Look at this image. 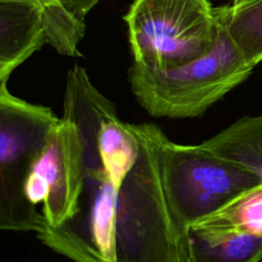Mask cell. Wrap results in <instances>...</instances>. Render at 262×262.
<instances>
[{
    "mask_svg": "<svg viewBox=\"0 0 262 262\" xmlns=\"http://www.w3.org/2000/svg\"><path fill=\"white\" fill-rule=\"evenodd\" d=\"M139 157L117 199L118 262H186L187 235L177 225L167 202L161 171L166 135L154 123L128 124Z\"/></svg>",
    "mask_w": 262,
    "mask_h": 262,
    "instance_id": "obj_1",
    "label": "cell"
},
{
    "mask_svg": "<svg viewBox=\"0 0 262 262\" xmlns=\"http://www.w3.org/2000/svg\"><path fill=\"white\" fill-rule=\"evenodd\" d=\"M262 237L248 233L201 236L187 235L186 262H260Z\"/></svg>",
    "mask_w": 262,
    "mask_h": 262,
    "instance_id": "obj_13",
    "label": "cell"
},
{
    "mask_svg": "<svg viewBox=\"0 0 262 262\" xmlns=\"http://www.w3.org/2000/svg\"><path fill=\"white\" fill-rule=\"evenodd\" d=\"M61 4L77 18L84 20L90 10L100 0H59Z\"/></svg>",
    "mask_w": 262,
    "mask_h": 262,
    "instance_id": "obj_16",
    "label": "cell"
},
{
    "mask_svg": "<svg viewBox=\"0 0 262 262\" xmlns=\"http://www.w3.org/2000/svg\"><path fill=\"white\" fill-rule=\"evenodd\" d=\"M216 41L198 59L172 70L152 69L133 62L128 71L131 90L152 117L191 119L246 81L253 67L246 62L231 40L222 10L214 8Z\"/></svg>",
    "mask_w": 262,
    "mask_h": 262,
    "instance_id": "obj_2",
    "label": "cell"
},
{
    "mask_svg": "<svg viewBox=\"0 0 262 262\" xmlns=\"http://www.w3.org/2000/svg\"><path fill=\"white\" fill-rule=\"evenodd\" d=\"M252 1H255V0H233L231 5H233V6H237V5L246 4V3H249V2H252Z\"/></svg>",
    "mask_w": 262,
    "mask_h": 262,
    "instance_id": "obj_17",
    "label": "cell"
},
{
    "mask_svg": "<svg viewBox=\"0 0 262 262\" xmlns=\"http://www.w3.org/2000/svg\"><path fill=\"white\" fill-rule=\"evenodd\" d=\"M85 147L76 126L60 118L32 164L25 182L28 202L42 203L46 223L56 227L71 219L85 185Z\"/></svg>",
    "mask_w": 262,
    "mask_h": 262,
    "instance_id": "obj_7",
    "label": "cell"
},
{
    "mask_svg": "<svg viewBox=\"0 0 262 262\" xmlns=\"http://www.w3.org/2000/svg\"><path fill=\"white\" fill-rule=\"evenodd\" d=\"M209 0H133L124 20L134 62L172 70L207 54L216 41Z\"/></svg>",
    "mask_w": 262,
    "mask_h": 262,
    "instance_id": "obj_3",
    "label": "cell"
},
{
    "mask_svg": "<svg viewBox=\"0 0 262 262\" xmlns=\"http://www.w3.org/2000/svg\"><path fill=\"white\" fill-rule=\"evenodd\" d=\"M227 32L247 63L262 61V0L233 6L222 5Z\"/></svg>",
    "mask_w": 262,
    "mask_h": 262,
    "instance_id": "obj_14",
    "label": "cell"
},
{
    "mask_svg": "<svg viewBox=\"0 0 262 262\" xmlns=\"http://www.w3.org/2000/svg\"><path fill=\"white\" fill-rule=\"evenodd\" d=\"M118 190L102 165L86 167L85 185L75 215L59 226L46 221L40 242L74 262H118L116 213Z\"/></svg>",
    "mask_w": 262,
    "mask_h": 262,
    "instance_id": "obj_6",
    "label": "cell"
},
{
    "mask_svg": "<svg viewBox=\"0 0 262 262\" xmlns=\"http://www.w3.org/2000/svg\"><path fill=\"white\" fill-rule=\"evenodd\" d=\"M97 150L107 177L119 192L139 157L140 146L136 136L119 117L108 120L99 130Z\"/></svg>",
    "mask_w": 262,
    "mask_h": 262,
    "instance_id": "obj_12",
    "label": "cell"
},
{
    "mask_svg": "<svg viewBox=\"0 0 262 262\" xmlns=\"http://www.w3.org/2000/svg\"><path fill=\"white\" fill-rule=\"evenodd\" d=\"M188 231L205 237L231 233L262 237V183L243 191Z\"/></svg>",
    "mask_w": 262,
    "mask_h": 262,
    "instance_id": "obj_11",
    "label": "cell"
},
{
    "mask_svg": "<svg viewBox=\"0 0 262 262\" xmlns=\"http://www.w3.org/2000/svg\"><path fill=\"white\" fill-rule=\"evenodd\" d=\"M118 118L116 105L90 81L86 70L74 66L67 75L61 119L78 129L84 147L86 167L101 165L97 150V136L102 124Z\"/></svg>",
    "mask_w": 262,
    "mask_h": 262,
    "instance_id": "obj_8",
    "label": "cell"
},
{
    "mask_svg": "<svg viewBox=\"0 0 262 262\" xmlns=\"http://www.w3.org/2000/svg\"><path fill=\"white\" fill-rule=\"evenodd\" d=\"M200 144L262 181V115L245 116Z\"/></svg>",
    "mask_w": 262,
    "mask_h": 262,
    "instance_id": "obj_10",
    "label": "cell"
},
{
    "mask_svg": "<svg viewBox=\"0 0 262 262\" xmlns=\"http://www.w3.org/2000/svg\"><path fill=\"white\" fill-rule=\"evenodd\" d=\"M164 190L184 232L243 191L262 183L255 175L219 159L201 144H179L166 135L161 147Z\"/></svg>",
    "mask_w": 262,
    "mask_h": 262,
    "instance_id": "obj_5",
    "label": "cell"
},
{
    "mask_svg": "<svg viewBox=\"0 0 262 262\" xmlns=\"http://www.w3.org/2000/svg\"><path fill=\"white\" fill-rule=\"evenodd\" d=\"M47 43L37 6L26 0H0V85Z\"/></svg>",
    "mask_w": 262,
    "mask_h": 262,
    "instance_id": "obj_9",
    "label": "cell"
},
{
    "mask_svg": "<svg viewBox=\"0 0 262 262\" xmlns=\"http://www.w3.org/2000/svg\"><path fill=\"white\" fill-rule=\"evenodd\" d=\"M58 119L48 106L28 102L0 85V228L37 232L42 213L25 195L33 162Z\"/></svg>",
    "mask_w": 262,
    "mask_h": 262,
    "instance_id": "obj_4",
    "label": "cell"
},
{
    "mask_svg": "<svg viewBox=\"0 0 262 262\" xmlns=\"http://www.w3.org/2000/svg\"><path fill=\"white\" fill-rule=\"evenodd\" d=\"M39 9L46 40L59 54L81 56L79 44L85 34V23L73 15L59 0H26Z\"/></svg>",
    "mask_w": 262,
    "mask_h": 262,
    "instance_id": "obj_15",
    "label": "cell"
}]
</instances>
